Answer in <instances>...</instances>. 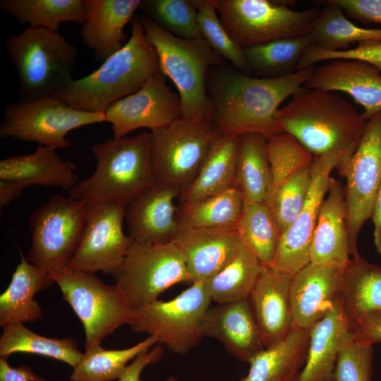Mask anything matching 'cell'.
Masks as SVG:
<instances>
[{"label": "cell", "instance_id": "cell-29", "mask_svg": "<svg viewBox=\"0 0 381 381\" xmlns=\"http://www.w3.org/2000/svg\"><path fill=\"white\" fill-rule=\"evenodd\" d=\"M54 283L52 274L30 263L20 251V261L0 296V326L42 319L44 313L35 296Z\"/></svg>", "mask_w": 381, "mask_h": 381}, {"label": "cell", "instance_id": "cell-18", "mask_svg": "<svg viewBox=\"0 0 381 381\" xmlns=\"http://www.w3.org/2000/svg\"><path fill=\"white\" fill-rule=\"evenodd\" d=\"M180 194L171 186L155 184L136 195L125 210L131 242L148 246L172 242L179 231L175 200Z\"/></svg>", "mask_w": 381, "mask_h": 381}, {"label": "cell", "instance_id": "cell-6", "mask_svg": "<svg viewBox=\"0 0 381 381\" xmlns=\"http://www.w3.org/2000/svg\"><path fill=\"white\" fill-rule=\"evenodd\" d=\"M16 71L20 102L50 97L73 80L78 52L59 32L28 26L6 42Z\"/></svg>", "mask_w": 381, "mask_h": 381}, {"label": "cell", "instance_id": "cell-30", "mask_svg": "<svg viewBox=\"0 0 381 381\" xmlns=\"http://www.w3.org/2000/svg\"><path fill=\"white\" fill-rule=\"evenodd\" d=\"M341 310L352 329L381 313V267L360 255L343 270Z\"/></svg>", "mask_w": 381, "mask_h": 381}, {"label": "cell", "instance_id": "cell-7", "mask_svg": "<svg viewBox=\"0 0 381 381\" xmlns=\"http://www.w3.org/2000/svg\"><path fill=\"white\" fill-rule=\"evenodd\" d=\"M209 1L230 37L242 49L308 35L322 9L295 11L283 1Z\"/></svg>", "mask_w": 381, "mask_h": 381}, {"label": "cell", "instance_id": "cell-47", "mask_svg": "<svg viewBox=\"0 0 381 381\" xmlns=\"http://www.w3.org/2000/svg\"><path fill=\"white\" fill-rule=\"evenodd\" d=\"M346 15L364 23L381 24V0H329Z\"/></svg>", "mask_w": 381, "mask_h": 381}, {"label": "cell", "instance_id": "cell-28", "mask_svg": "<svg viewBox=\"0 0 381 381\" xmlns=\"http://www.w3.org/2000/svg\"><path fill=\"white\" fill-rule=\"evenodd\" d=\"M239 136L219 134L192 183L181 193L178 210L235 186Z\"/></svg>", "mask_w": 381, "mask_h": 381}, {"label": "cell", "instance_id": "cell-31", "mask_svg": "<svg viewBox=\"0 0 381 381\" xmlns=\"http://www.w3.org/2000/svg\"><path fill=\"white\" fill-rule=\"evenodd\" d=\"M311 329L295 328L282 341L263 349L250 361L240 381H290L304 366Z\"/></svg>", "mask_w": 381, "mask_h": 381}, {"label": "cell", "instance_id": "cell-54", "mask_svg": "<svg viewBox=\"0 0 381 381\" xmlns=\"http://www.w3.org/2000/svg\"><path fill=\"white\" fill-rule=\"evenodd\" d=\"M298 373L290 381H298Z\"/></svg>", "mask_w": 381, "mask_h": 381}, {"label": "cell", "instance_id": "cell-44", "mask_svg": "<svg viewBox=\"0 0 381 381\" xmlns=\"http://www.w3.org/2000/svg\"><path fill=\"white\" fill-rule=\"evenodd\" d=\"M311 183V166L289 178L274 189L267 205L280 234L298 217L308 198Z\"/></svg>", "mask_w": 381, "mask_h": 381}, {"label": "cell", "instance_id": "cell-36", "mask_svg": "<svg viewBox=\"0 0 381 381\" xmlns=\"http://www.w3.org/2000/svg\"><path fill=\"white\" fill-rule=\"evenodd\" d=\"M0 8L20 24L54 32L62 23L85 21L84 0H1Z\"/></svg>", "mask_w": 381, "mask_h": 381}, {"label": "cell", "instance_id": "cell-27", "mask_svg": "<svg viewBox=\"0 0 381 381\" xmlns=\"http://www.w3.org/2000/svg\"><path fill=\"white\" fill-rule=\"evenodd\" d=\"M353 338L339 304L311 328L306 361L298 381H335L339 353Z\"/></svg>", "mask_w": 381, "mask_h": 381}, {"label": "cell", "instance_id": "cell-26", "mask_svg": "<svg viewBox=\"0 0 381 381\" xmlns=\"http://www.w3.org/2000/svg\"><path fill=\"white\" fill-rule=\"evenodd\" d=\"M75 165L64 161L56 151L38 145L30 154L13 155L0 161V180L17 183L22 189L32 185L70 190L77 183Z\"/></svg>", "mask_w": 381, "mask_h": 381}, {"label": "cell", "instance_id": "cell-1", "mask_svg": "<svg viewBox=\"0 0 381 381\" xmlns=\"http://www.w3.org/2000/svg\"><path fill=\"white\" fill-rule=\"evenodd\" d=\"M312 67L279 78H265L237 69L213 67L207 75L212 121L219 134L259 133L267 139L283 133L277 115L282 103L301 92Z\"/></svg>", "mask_w": 381, "mask_h": 381}, {"label": "cell", "instance_id": "cell-52", "mask_svg": "<svg viewBox=\"0 0 381 381\" xmlns=\"http://www.w3.org/2000/svg\"><path fill=\"white\" fill-rule=\"evenodd\" d=\"M23 190L16 183L0 180L1 209L9 205L11 202L20 196Z\"/></svg>", "mask_w": 381, "mask_h": 381}, {"label": "cell", "instance_id": "cell-43", "mask_svg": "<svg viewBox=\"0 0 381 381\" xmlns=\"http://www.w3.org/2000/svg\"><path fill=\"white\" fill-rule=\"evenodd\" d=\"M198 11V20L202 37L223 59L236 69L250 75L243 49L230 37L223 26L215 7L209 0H192Z\"/></svg>", "mask_w": 381, "mask_h": 381}, {"label": "cell", "instance_id": "cell-41", "mask_svg": "<svg viewBox=\"0 0 381 381\" xmlns=\"http://www.w3.org/2000/svg\"><path fill=\"white\" fill-rule=\"evenodd\" d=\"M140 9L144 16L178 37H202L198 11L192 0H143Z\"/></svg>", "mask_w": 381, "mask_h": 381}, {"label": "cell", "instance_id": "cell-49", "mask_svg": "<svg viewBox=\"0 0 381 381\" xmlns=\"http://www.w3.org/2000/svg\"><path fill=\"white\" fill-rule=\"evenodd\" d=\"M355 339L373 345L381 342V313L351 329Z\"/></svg>", "mask_w": 381, "mask_h": 381}, {"label": "cell", "instance_id": "cell-3", "mask_svg": "<svg viewBox=\"0 0 381 381\" xmlns=\"http://www.w3.org/2000/svg\"><path fill=\"white\" fill-rule=\"evenodd\" d=\"M160 71L156 50L147 41L140 16L131 20L123 47L90 74L73 80L51 97L74 109L104 113L117 100L138 92Z\"/></svg>", "mask_w": 381, "mask_h": 381}, {"label": "cell", "instance_id": "cell-25", "mask_svg": "<svg viewBox=\"0 0 381 381\" xmlns=\"http://www.w3.org/2000/svg\"><path fill=\"white\" fill-rule=\"evenodd\" d=\"M141 0H84L85 21L80 30L83 43L99 61L116 53L126 43L124 32Z\"/></svg>", "mask_w": 381, "mask_h": 381}, {"label": "cell", "instance_id": "cell-24", "mask_svg": "<svg viewBox=\"0 0 381 381\" xmlns=\"http://www.w3.org/2000/svg\"><path fill=\"white\" fill-rule=\"evenodd\" d=\"M310 246V263L343 271L351 260L344 190L331 178Z\"/></svg>", "mask_w": 381, "mask_h": 381}, {"label": "cell", "instance_id": "cell-48", "mask_svg": "<svg viewBox=\"0 0 381 381\" xmlns=\"http://www.w3.org/2000/svg\"><path fill=\"white\" fill-rule=\"evenodd\" d=\"M163 348L157 344L149 351L138 355L128 365L126 370L118 381H141L140 375L143 369L148 365L158 361L163 355ZM32 381H47L35 375Z\"/></svg>", "mask_w": 381, "mask_h": 381}, {"label": "cell", "instance_id": "cell-22", "mask_svg": "<svg viewBox=\"0 0 381 381\" xmlns=\"http://www.w3.org/2000/svg\"><path fill=\"white\" fill-rule=\"evenodd\" d=\"M291 279L270 266L265 267L248 298L265 348L279 343L295 329Z\"/></svg>", "mask_w": 381, "mask_h": 381}, {"label": "cell", "instance_id": "cell-39", "mask_svg": "<svg viewBox=\"0 0 381 381\" xmlns=\"http://www.w3.org/2000/svg\"><path fill=\"white\" fill-rule=\"evenodd\" d=\"M158 344L152 336L123 349H107L95 346L83 353L73 368L71 381H111L119 379L128 363Z\"/></svg>", "mask_w": 381, "mask_h": 381}, {"label": "cell", "instance_id": "cell-16", "mask_svg": "<svg viewBox=\"0 0 381 381\" xmlns=\"http://www.w3.org/2000/svg\"><path fill=\"white\" fill-rule=\"evenodd\" d=\"M341 162L339 156H315L311 164V183L303 208L281 236L270 267L294 276L310 262V246L320 208L327 193L331 173Z\"/></svg>", "mask_w": 381, "mask_h": 381}, {"label": "cell", "instance_id": "cell-35", "mask_svg": "<svg viewBox=\"0 0 381 381\" xmlns=\"http://www.w3.org/2000/svg\"><path fill=\"white\" fill-rule=\"evenodd\" d=\"M311 44L310 35H306L243 49L250 74L272 78L296 72L301 58Z\"/></svg>", "mask_w": 381, "mask_h": 381}, {"label": "cell", "instance_id": "cell-17", "mask_svg": "<svg viewBox=\"0 0 381 381\" xmlns=\"http://www.w3.org/2000/svg\"><path fill=\"white\" fill-rule=\"evenodd\" d=\"M114 138L136 129L153 131L182 117L179 94L171 90L159 71L138 92L113 103L104 112Z\"/></svg>", "mask_w": 381, "mask_h": 381}, {"label": "cell", "instance_id": "cell-45", "mask_svg": "<svg viewBox=\"0 0 381 381\" xmlns=\"http://www.w3.org/2000/svg\"><path fill=\"white\" fill-rule=\"evenodd\" d=\"M373 360V345L353 338L339 353L335 381H371Z\"/></svg>", "mask_w": 381, "mask_h": 381}, {"label": "cell", "instance_id": "cell-11", "mask_svg": "<svg viewBox=\"0 0 381 381\" xmlns=\"http://www.w3.org/2000/svg\"><path fill=\"white\" fill-rule=\"evenodd\" d=\"M212 302L203 282H193L171 300H157L135 308L130 326L155 337L169 351L185 354L203 337L201 326Z\"/></svg>", "mask_w": 381, "mask_h": 381}, {"label": "cell", "instance_id": "cell-12", "mask_svg": "<svg viewBox=\"0 0 381 381\" xmlns=\"http://www.w3.org/2000/svg\"><path fill=\"white\" fill-rule=\"evenodd\" d=\"M107 122L104 113L80 111L52 97L29 102L7 104L0 124V137L53 149L71 145L67 134L76 128Z\"/></svg>", "mask_w": 381, "mask_h": 381}, {"label": "cell", "instance_id": "cell-13", "mask_svg": "<svg viewBox=\"0 0 381 381\" xmlns=\"http://www.w3.org/2000/svg\"><path fill=\"white\" fill-rule=\"evenodd\" d=\"M112 276L133 309L157 301L174 284L190 282L183 255L173 242L151 246L131 242Z\"/></svg>", "mask_w": 381, "mask_h": 381}, {"label": "cell", "instance_id": "cell-42", "mask_svg": "<svg viewBox=\"0 0 381 381\" xmlns=\"http://www.w3.org/2000/svg\"><path fill=\"white\" fill-rule=\"evenodd\" d=\"M267 146L273 190L289 178L310 167L315 158L312 152L286 133L268 138Z\"/></svg>", "mask_w": 381, "mask_h": 381}, {"label": "cell", "instance_id": "cell-33", "mask_svg": "<svg viewBox=\"0 0 381 381\" xmlns=\"http://www.w3.org/2000/svg\"><path fill=\"white\" fill-rule=\"evenodd\" d=\"M265 265L241 241L234 257L218 272L203 282L212 301L234 302L248 298Z\"/></svg>", "mask_w": 381, "mask_h": 381}, {"label": "cell", "instance_id": "cell-46", "mask_svg": "<svg viewBox=\"0 0 381 381\" xmlns=\"http://www.w3.org/2000/svg\"><path fill=\"white\" fill-rule=\"evenodd\" d=\"M337 59H357L365 61L381 72V41L370 40L358 43L356 47L343 52H328L311 44L305 52L298 71L312 67L322 61Z\"/></svg>", "mask_w": 381, "mask_h": 381}, {"label": "cell", "instance_id": "cell-19", "mask_svg": "<svg viewBox=\"0 0 381 381\" xmlns=\"http://www.w3.org/2000/svg\"><path fill=\"white\" fill-rule=\"evenodd\" d=\"M343 271L309 263L294 276L290 302L295 328L311 329L341 304Z\"/></svg>", "mask_w": 381, "mask_h": 381}, {"label": "cell", "instance_id": "cell-9", "mask_svg": "<svg viewBox=\"0 0 381 381\" xmlns=\"http://www.w3.org/2000/svg\"><path fill=\"white\" fill-rule=\"evenodd\" d=\"M32 243L28 260L52 276L66 272L80 244L86 205L70 197L52 196L28 220Z\"/></svg>", "mask_w": 381, "mask_h": 381}, {"label": "cell", "instance_id": "cell-32", "mask_svg": "<svg viewBox=\"0 0 381 381\" xmlns=\"http://www.w3.org/2000/svg\"><path fill=\"white\" fill-rule=\"evenodd\" d=\"M267 138L259 133L239 136L235 186L245 200L267 205L273 181L267 156Z\"/></svg>", "mask_w": 381, "mask_h": 381}, {"label": "cell", "instance_id": "cell-53", "mask_svg": "<svg viewBox=\"0 0 381 381\" xmlns=\"http://www.w3.org/2000/svg\"><path fill=\"white\" fill-rule=\"evenodd\" d=\"M166 381H179L174 375H170L167 378Z\"/></svg>", "mask_w": 381, "mask_h": 381}, {"label": "cell", "instance_id": "cell-40", "mask_svg": "<svg viewBox=\"0 0 381 381\" xmlns=\"http://www.w3.org/2000/svg\"><path fill=\"white\" fill-rule=\"evenodd\" d=\"M236 229L241 240L260 261L270 266L281 234L269 206L245 200Z\"/></svg>", "mask_w": 381, "mask_h": 381}, {"label": "cell", "instance_id": "cell-37", "mask_svg": "<svg viewBox=\"0 0 381 381\" xmlns=\"http://www.w3.org/2000/svg\"><path fill=\"white\" fill-rule=\"evenodd\" d=\"M29 353L50 357L74 367L83 353L78 341L71 338H49L27 328L24 323L4 325L0 337V356L6 358L14 353Z\"/></svg>", "mask_w": 381, "mask_h": 381}, {"label": "cell", "instance_id": "cell-34", "mask_svg": "<svg viewBox=\"0 0 381 381\" xmlns=\"http://www.w3.org/2000/svg\"><path fill=\"white\" fill-rule=\"evenodd\" d=\"M325 7L308 33L312 44L325 51L343 52L354 43L381 41V28H366L354 24L343 9L329 0L320 1Z\"/></svg>", "mask_w": 381, "mask_h": 381}, {"label": "cell", "instance_id": "cell-51", "mask_svg": "<svg viewBox=\"0 0 381 381\" xmlns=\"http://www.w3.org/2000/svg\"><path fill=\"white\" fill-rule=\"evenodd\" d=\"M370 218L374 224L375 246L377 253L381 254V184L375 200Z\"/></svg>", "mask_w": 381, "mask_h": 381}, {"label": "cell", "instance_id": "cell-4", "mask_svg": "<svg viewBox=\"0 0 381 381\" xmlns=\"http://www.w3.org/2000/svg\"><path fill=\"white\" fill-rule=\"evenodd\" d=\"M96 169L78 182L69 197L85 205L114 202L127 205L155 185L151 162V133L111 138L92 146Z\"/></svg>", "mask_w": 381, "mask_h": 381}, {"label": "cell", "instance_id": "cell-5", "mask_svg": "<svg viewBox=\"0 0 381 381\" xmlns=\"http://www.w3.org/2000/svg\"><path fill=\"white\" fill-rule=\"evenodd\" d=\"M145 34L159 59L160 71L176 85L181 99L182 117L210 119L212 104L207 90V75L219 66L223 59L202 38L178 37L145 16H140Z\"/></svg>", "mask_w": 381, "mask_h": 381}, {"label": "cell", "instance_id": "cell-2", "mask_svg": "<svg viewBox=\"0 0 381 381\" xmlns=\"http://www.w3.org/2000/svg\"><path fill=\"white\" fill-rule=\"evenodd\" d=\"M277 121L314 156L334 154L341 163L356 150L367 120L334 92L305 88L280 108Z\"/></svg>", "mask_w": 381, "mask_h": 381}, {"label": "cell", "instance_id": "cell-10", "mask_svg": "<svg viewBox=\"0 0 381 381\" xmlns=\"http://www.w3.org/2000/svg\"><path fill=\"white\" fill-rule=\"evenodd\" d=\"M53 277L83 325L85 349L101 345L119 327L131 325L134 309L117 285L83 272L66 270Z\"/></svg>", "mask_w": 381, "mask_h": 381}, {"label": "cell", "instance_id": "cell-38", "mask_svg": "<svg viewBox=\"0 0 381 381\" xmlns=\"http://www.w3.org/2000/svg\"><path fill=\"white\" fill-rule=\"evenodd\" d=\"M245 198L233 186L186 208L178 210V223L182 228H236Z\"/></svg>", "mask_w": 381, "mask_h": 381}, {"label": "cell", "instance_id": "cell-15", "mask_svg": "<svg viewBox=\"0 0 381 381\" xmlns=\"http://www.w3.org/2000/svg\"><path fill=\"white\" fill-rule=\"evenodd\" d=\"M126 205H86V224L68 271L113 274L122 264L131 241L123 229Z\"/></svg>", "mask_w": 381, "mask_h": 381}, {"label": "cell", "instance_id": "cell-20", "mask_svg": "<svg viewBox=\"0 0 381 381\" xmlns=\"http://www.w3.org/2000/svg\"><path fill=\"white\" fill-rule=\"evenodd\" d=\"M305 87L350 95L363 108L366 120L381 111V72L363 61L330 60L313 69Z\"/></svg>", "mask_w": 381, "mask_h": 381}, {"label": "cell", "instance_id": "cell-14", "mask_svg": "<svg viewBox=\"0 0 381 381\" xmlns=\"http://www.w3.org/2000/svg\"><path fill=\"white\" fill-rule=\"evenodd\" d=\"M346 179L344 189L351 257L359 255L358 236L371 217L381 184V111L367 120L352 155L337 168Z\"/></svg>", "mask_w": 381, "mask_h": 381}, {"label": "cell", "instance_id": "cell-23", "mask_svg": "<svg viewBox=\"0 0 381 381\" xmlns=\"http://www.w3.org/2000/svg\"><path fill=\"white\" fill-rule=\"evenodd\" d=\"M203 337L218 340L231 355L250 363L265 346L248 298L216 303L203 319Z\"/></svg>", "mask_w": 381, "mask_h": 381}, {"label": "cell", "instance_id": "cell-21", "mask_svg": "<svg viewBox=\"0 0 381 381\" xmlns=\"http://www.w3.org/2000/svg\"><path fill=\"white\" fill-rule=\"evenodd\" d=\"M184 259L190 282H204L236 254L241 240L236 228H182L172 241Z\"/></svg>", "mask_w": 381, "mask_h": 381}, {"label": "cell", "instance_id": "cell-8", "mask_svg": "<svg viewBox=\"0 0 381 381\" xmlns=\"http://www.w3.org/2000/svg\"><path fill=\"white\" fill-rule=\"evenodd\" d=\"M150 133L155 184L171 186L181 193L198 175L219 135L210 119L183 117Z\"/></svg>", "mask_w": 381, "mask_h": 381}, {"label": "cell", "instance_id": "cell-50", "mask_svg": "<svg viewBox=\"0 0 381 381\" xmlns=\"http://www.w3.org/2000/svg\"><path fill=\"white\" fill-rule=\"evenodd\" d=\"M35 374L31 368L19 365L12 368L6 358H0V381H32Z\"/></svg>", "mask_w": 381, "mask_h": 381}]
</instances>
